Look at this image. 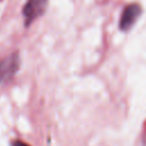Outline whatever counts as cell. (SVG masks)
I'll use <instances>...</instances> for the list:
<instances>
[{"mask_svg":"<svg viewBox=\"0 0 146 146\" xmlns=\"http://www.w3.org/2000/svg\"><path fill=\"white\" fill-rule=\"evenodd\" d=\"M48 5V0H27L22 9L25 25L29 26L39 16H41Z\"/></svg>","mask_w":146,"mask_h":146,"instance_id":"7a4b0ae2","label":"cell"},{"mask_svg":"<svg viewBox=\"0 0 146 146\" xmlns=\"http://www.w3.org/2000/svg\"><path fill=\"white\" fill-rule=\"evenodd\" d=\"M141 14V7L138 3H130L124 7L122 10L120 22H119V27L122 31H128L133 23L137 21L139 15Z\"/></svg>","mask_w":146,"mask_h":146,"instance_id":"3957f363","label":"cell"},{"mask_svg":"<svg viewBox=\"0 0 146 146\" xmlns=\"http://www.w3.org/2000/svg\"><path fill=\"white\" fill-rule=\"evenodd\" d=\"M11 146H29V145L22 140H15L11 143Z\"/></svg>","mask_w":146,"mask_h":146,"instance_id":"277c9868","label":"cell"},{"mask_svg":"<svg viewBox=\"0 0 146 146\" xmlns=\"http://www.w3.org/2000/svg\"><path fill=\"white\" fill-rule=\"evenodd\" d=\"M21 58L17 51L11 52L0 60V84L9 81L18 71Z\"/></svg>","mask_w":146,"mask_h":146,"instance_id":"6da1fadb","label":"cell"}]
</instances>
